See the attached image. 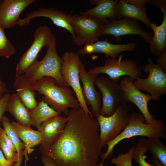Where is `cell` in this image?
<instances>
[{
	"mask_svg": "<svg viewBox=\"0 0 166 166\" xmlns=\"http://www.w3.org/2000/svg\"><path fill=\"white\" fill-rule=\"evenodd\" d=\"M1 124L6 134L10 138L17 150V155L18 160H22V156L24 154L22 150L25 148L24 143L18 137L8 118L3 116L1 119Z\"/></svg>",
	"mask_w": 166,
	"mask_h": 166,
	"instance_id": "d4e9b609",
	"label": "cell"
},
{
	"mask_svg": "<svg viewBox=\"0 0 166 166\" xmlns=\"http://www.w3.org/2000/svg\"><path fill=\"white\" fill-rule=\"evenodd\" d=\"M9 92V91L6 88V84L2 81L0 75V98L2 97L5 94Z\"/></svg>",
	"mask_w": 166,
	"mask_h": 166,
	"instance_id": "8d00e7d4",
	"label": "cell"
},
{
	"mask_svg": "<svg viewBox=\"0 0 166 166\" xmlns=\"http://www.w3.org/2000/svg\"><path fill=\"white\" fill-rule=\"evenodd\" d=\"M27 87L43 94L42 100L60 113L62 112L67 116L69 108L80 107L73 89L69 87L58 85L52 77H43Z\"/></svg>",
	"mask_w": 166,
	"mask_h": 166,
	"instance_id": "3957f363",
	"label": "cell"
},
{
	"mask_svg": "<svg viewBox=\"0 0 166 166\" xmlns=\"http://www.w3.org/2000/svg\"><path fill=\"white\" fill-rule=\"evenodd\" d=\"M35 0H0V26L4 29L17 25L22 11Z\"/></svg>",
	"mask_w": 166,
	"mask_h": 166,
	"instance_id": "e0dca14e",
	"label": "cell"
},
{
	"mask_svg": "<svg viewBox=\"0 0 166 166\" xmlns=\"http://www.w3.org/2000/svg\"><path fill=\"white\" fill-rule=\"evenodd\" d=\"M10 95L8 93H6L0 98V131L1 120L3 115L6 110L7 105L9 99Z\"/></svg>",
	"mask_w": 166,
	"mask_h": 166,
	"instance_id": "1f68e13d",
	"label": "cell"
},
{
	"mask_svg": "<svg viewBox=\"0 0 166 166\" xmlns=\"http://www.w3.org/2000/svg\"><path fill=\"white\" fill-rule=\"evenodd\" d=\"M119 84L123 93V102L132 103L136 105L143 115L145 123H152L155 116L150 114L148 107L149 101L153 99L152 96L149 94L143 93L136 88L133 80L129 77L123 78Z\"/></svg>",
	"mask_w": 166,
	"mask_h": 166,
	"instance_id": "4fadbf2b",
	"label": "cell"
},
{
	"mask_svg": "<svg viewBox=\"0 0 166 166\" xmlns=\"http://www.w3.org/2000/svg\"><path fill=\"white\" fill-rule=\"evenodd\" d=\"M30 111L23 104L17 93L10 95L6 111L10 113L17 123L25 126L30 127L32 123Z\"/></svg>",
	"mask_w": 166,
	"mask_h": 166,
	"instance_id": "7402d4cb",
	"label": "cell"
},
{
	"mask_svg": "<svg viewBox=\"0 0 166 166\" xmlns=\"http://www.w3.org/2000/svg\"><path fill=\"white\" fill-rule=\"evenodd\" d=\"M60 114L42 100L34 109L30 111L32 126L38 129L42 123Z\"/></svg>",
	"mask_w": 166,
	"mask_h": 166,
	"instance_id": "cb8c5ba5",
	"label": "cell"
},
{
	"mask_svg": "<svg viewBox=\"0 0 166 166\" xmlns=\"http://www.w3.org/2000/svg\"><path fill=\"white\" fill-rule=\"evenodd\" d=\"M22 161L18 160L16 163L13 164L11 166H21Z\"/></svg>",
	"mask_w": 166,
	"mask_h": 166,
	"instance_id": "f35d334b",
	"label": "cell"
},
{
	"mask_svg": "<svg viewBox=\"0 0 166 166\" xmlns=\"http://www.w3.org/2000/svg\"><path fill=\"white\" fill-rule=\"evenodd\" d=\"M131 106L123 102L111 116L105 117L100 114L96 118L100 129L99 135L102 148L114 139L126 128L129 121V113Z\"/></svg>",
	"mask_w": 166,
	"mask_h": 166,
	"instance_id": "5b68a950",
	"label": "cell"
},
{
	"mask_svg": "<svg viewBox=\"0 0 166 166\" xmlns=\"http://www.w3.org/2000/svg\"><path fill=\"white\" fill-rule=\"evenodd\" d=\"M13 126L18 137L23 142L28 153L31 152L33 148L40 144L42 141L41 135L38 130L31 127L23 126L17 122H11Z\"/></svg>",
	"mask_w": 166,
	"mask_h": 166,
	"instance_id": "603a6c76",
	"label": "cell"
},
{
	"mask_svg": "<svg viewBox=\"0 0 166 166\" xmlns=\"http://www.w3.org/2000/svg\"><path fill=\"white\" fill-rule=\"evenodd\" d=\"M72 15L52 8L40 7L30 12L24 18L19 19L17 25L22 26L28 25L31 19L43 17L49 18L56 26L64 29L70 34L74 42L78 46V42L71 26Z\"/></svg>",
	"mask_w": 166,
	"mask_h": 166,
	"instance_id": "5bb4252c",
	"label": "cell"
},
{
	"mask_svg": "<svg viewBox=\"0 0 166 166\" xmlns=\"http://www.w3.org/2000/svg\"><path fill=\"white\" fill-rule=\"evenodd\" d=\"M137 45L135 42L115 44L109 42L107 39L98 40L93 43L85 45L77 53L79 55H86L93 53H102L108 58H116L119 54L123 52L135 51Z\"/></svg>",
	"mask_w": 166,
	"mask_h": 166,
	"instance_id": "d6986e66",
	"label": "cell"
},
{
	"mask_svg": "<svg viewBox=\"0 0 166 166\" xmlns=\"http://www.w3.org/2000/svg\"><path fill=\"white\" fill-rule=\"evenodd\" d=\"M147 62L140 67L144 72L148 73L147 77H137L133 83L139 90L149 93L152 100L159 101L161 97L166 93V73L153 62L151 57L148 58Z\"/></svg>",
	"mask_w": 166,
	"mask_h": 166,
	"instance_id": "52a82bcc",
	"label": "cell"
},
{
	"mask_svg": "<svg viewBox=\"0 0 166 166\" xmlns=\"http://www.w3.org/2000/svg\"><path fill=\"white\" fill-rule=\"evenodd\" d=\"M0 164L2 166H11L13 164L12 161L6 160L0 148Z\"/></svg>",
	"mask_w": 166,
	"mask_h": 166,
	"instance_id": "e575fe53",
	"label": "cell"
},
{
	"mask_svg": "<svg viewBox=\"0 0 166 166\" xmlns=\"http://www.w3.org/2000/svg\"><path fill=\"white\" fill-rule=\"evenodd\" d=\"M123 54L118 58H108L104 64L90 69L88 73L97 76L101 74H105L111 81L118 82L120 77L128 76L133 81L142 74L141 70L136 62L130 59L122 60Z\"/></svg>",
	"mask_w": 166,
	"mask_h": 166,
	"instance_id": "8992f818",
	"label": "cell"
},
{
	"mask_svg": "<svg viewBox=\"0 0 166 166\" xmlns=\"http://www.w3.org/2000/svg\"><path fill=\"white\" fill-rule=\"evenodd\" d=\"M63 131L43 155L57 166H96L102 153L97 119L82 108L71 109Z\"/></svg>",
	"mask_w": 166,
	"mask_h": 166,
	"instance_id": "6da1fadb",
	"label": "cell"
},
{
	"mask_svg": "<svg viewBox=\"0 0 166 166\" xmlns=\"http://www.w3.org/2000/svg\"><path fill=\"white\" fill-rule=\"evenodd\" d=\"M143 115L140 113L133 112L130 115L129 123L124 129L115 138L108 142L106 151L101 155L102 162L110 157L113 153L114 146L120 141L135 136L164 139L166 137V127L160 120L154 119L152 123H144Z\"/></svg>",
	"mask_w": 166,
	"mask_h": 166,
	"instance_id": "277c9868",
	"label": "cell"
},
{
	"mask_svg": "<svg viewBox=\"0 0 166 166\" xmlns=\"http://www.w3.org/2000/svg\"><path fill=\"white\" fill-rule=\"evenodd\" d=\"M0 166H2L1 165V164H0Z\"/></svg>",
	"mask_w": 166,
	"mask_h": 166,
	"instance_id": "60d3db41",
	"label": "cell"
},
{
	"mask_svg": "<svg viewBox=\"0 0 166 166\" xmlns=\"http://www.w3.org/2000/svg\"><path fill=\"white\" fill-rule=\"evenodd\" d=\"M41 160L44 166H57L52 159L48 156L42 155Z\"/></svg>",
	"mask_w": 166,
	"mask_h": 166,
	"instance_id": "d590c367",
	"label": "cell"
},
{
	"mask_svg": "<svg viewBox=\"0 0 166 166\" xmlns=\"http://www.w3.org/2000/svg\"><path fill=\"white\" fill-rule=\"evenodd\" d=\"M17 93L25 107L30 111L34 109L38 103L35 99V91L26 87L18 89Z\"/></svg>",
	"mask_w": 166,
	"mask_h": 166,
	"instance_id": "4316f807",
	"label": "cell"
},
{
	"mask_svg": "<svg viewBox=\"0 0 166 166\" xmlns=\"http://www.w3.org/2000/svg\"><path fill=\"white\" fill-rule=\"evenodd\" d=\"M147 150L152 154L153 158L157 159L164 166H166V147L160 138L150 137L146 139Z\"/></svg>",
	"mask_w": 166,
	"mask_h": 166,
	"instance_id": "484cf974",
	"label": "cell"
},
{
	"mask_svg": "<svg viewBox=\"0 0 166 166\" xmlns=\"http://www.w3.org/2000/svg\"><path fill=\"white\" fill-rule=\"evenodd\" d=\"M152 161L155 166H164L157 159L155 158H153Z\"/></svg>",
	"mask_w": 166,
	"mask_h": 166,
	"instance_id": "74e56055",
	"label": "cell"
},
{
	"mask_svg": "<svg viewBox=\"0 0 166 166\" xmlns=\"http://www.w3.org/2000/svg\"><path fill=\"white\" fill-rule=\"evenodd\" d=\"M105 35L114 36L117 42L121 41L122 36L137 35L141 36L145 42L149 43L152 38L153 33L143 30L138 20L131 18H123L120 19H109L107 23L102 24L100 36Z\"/></svg>",
	"mask_w": 166,
	"mask_h": 166,
	"instance_id": "30bf717a",
	"label": "cell"
},
{
	"mask_svg": "<svg viewBox=\"0 0 166 166\" xmlns=\"http://www.w3.org/2000/svg\"><path fill=\"white\" fill-rule=\"evenodd\" d=\"M0 148L7 160L16 162L18 160L17 153L14 152L6 143L0 133Z\"/></svg>",
	"mask_w": 166,
	"mask_h": 166,
	"instance_id": "4dcf8cb0",
	"label": "cell"
},
{
	"mask_svg": "<svg viewBox=\"0 0 166 166\" xmlns=\"http://www.w3.org/2000/svg\"><path fill=\"white\" fill-rule=\"evenodd\" d=\"M15 51L14 45L6 37L4 29L0 26V56L9 58Z\"/></svg>",
	"mask_w": 166,
	"mask_h": 166,
	"instance_id": "f1b7e54d",
	"label": "cell"
},
{
	"mask_svg": "<svg viewBox=\"0 0 166 166\" xmlns=\"http://www.w3.org/2000/svg\"><path fill=\"white\" fill-rule=\"evenodd\" d=\"M156 63L162 70L166 73V50L157 56Z\"/></svg>",
	"mask_w": 166,
	"mask_h": 166,
	"instance_id": "d6a6232c",
	"label": "cell"
},
{
	"mask_svg": "<svg viewBox=\"0 0 166 166\" xmlns=\"http://www.w3.org/2000/svg\"><path fill=\"white\" fill-rule=\"evenodd\" d=\"M26 162H25V166H26Z\"/></svg>",
	"mask_w": 166,
	"mask_h": 166,
	"instance_id": "ab89813d",
	"label": "cell"
},
{
	"mask_svg": "<svg viewBox=\"0 0 166 166\" xmlns=\"http://www.w3.org/2000/svg\"><path fill=\"white\" fill-rule=\"evenodd\" d=\"M89 2L96 6L80 12V14L89 15L97 18L103 24L107 23L109 19H117L114 13L116 0H91Z\"/></svg>",
	"mask_w": 166,
	"mask_h": 166,
	"instance_id": "44dd1931",
	"label": "cell"
},
{
	"mask_svg": "<svg viewBox=\"0 0 166 166\" xmlns=\"http://www.w3.org/2000/svg\"><path fill=\"white\" fill-rule=\"evenodd\" d=\"M146 139L143 137L140 138L138 143L135 147L132 158L138 163L139 166H155L149 164L145 160L146 156L144 154L148 150Z\"/></svg>",
	"mask_w": 166,
	"mask_h": 166,
	"instance_id": "83f0119b",
	"label": "cell"
},
{
	"mask_svg": "<svg viewBox=\"0 0 166 166\" xmlns=\"http://www.w3.org/2000/svg\"><path fill=\"white\" fill-rule=\"evenodd\" d=\"M34 36L32 44L22 55L17 65L15 77L23 74L37 59L42 49L48 46L56 38L50 28L46 25L38 27Z\"/></svg>",
	"mask_w": 166,
	"mask_h": 166,
	"instance_id": "9c48e42d",
	"label": "cell"
},
{
	"mask_svg": "<svg viewBox=\"0 0 166 166\" xmlns=\"http://www.w3.org/2000/svg\"><path fill=\"white\" fill-rule=\"evenodd\" d=\"M114 13L117 19L123 18L141 21L150 29L152 23L146 13L148 0H116Z\"/></svg>",
	"mask_w": 166,
	"mask_h": 166,
	"instance_id": "9a60e30c",
	"label": "cell"
},
{
	"mask_svg": "<svg viewBox=\"0 0 166 166\" xmlns=\"http://www.w3.org/2000/svg\"><path fill=\"white\" fill-rule=\"evenodd\" d=\"M67 121V117L57 116L42 123L38 129L42 136L39 150L42 155L63 131Z\"/></svg>",
	"mask_w": 166,
	"mask_h": 166,
	"instance_id": "ffe728a7",
	"label": "cell"
},
{
	"mask_svg": "<svg viewBox=\"0 0 166 166\" xmlns=\"http://www.w3.org/2000/svg\"><path fill=\"white\" fill-rule=\"evenodd\" d=\"M71 24L79 46L98 41L103 24L99 19L83 14L72 15Z\"/></svg>",
	"mask_w": 166,
	"mask_h": 166,
	"instance_id": "7c38bea8",
	"label": "cell"
},
{
	"mask_svg": "<svg viewBox=\"0 0 166 166\" xmlns=\"http://www.w3.org/2000/svg\"><path fill=\"white\" fill-rule=\"evenodd\" d=\"M94 84L100 91L102 97L100 114L105 117H109L123 102V93L119 84L105 76H96Z\"/></svg>",
	"mask_w": 166,
	"mask_h": 166,
	"instance_id": "8fae6325",
	"label": "cell"
},
{
	"mask_svg": "<svg viewBox=\"0 0 166 166\" xmlns=\"http://www.w3.org/2000/svg\"><path fill=\"white\" fill-rule=\"evenodd\" d=\"M0 133L6 144L15 153H17L16 149L11 140L10 138L7 136L4 130L2 128L1 129Z\"/></svg>",
	"mask_w": 166,
	"mask_h": 166,
	"instance_id": "836d02e7",
	"label": "cell"
},
{
	"mask_svg": "<svg viewBox=\"0 0 166 166\" xmlns=\"http://www.w3.org/2000/svg\"><path fill=\"white\" fill-rule=\"evenodd\" d=\"M148 2L158 6L163 15L161 24L157 26L156 23H152L151 26L153 31V35L149 44L150 52L158 56L166 50V0H148Z\"/></svg>",
	"mask_w": 166,
	"mask_h": 166,
	"instance_id": "ac0fdd59",
	"label": "cell"
},
{
	"mask_svg": "<svg viewBox=\"0 0 166 166\" xmlns=\"http://www.w3.org/2000/svg\"><path fill=\"white\" fill-rule=\"evenodd\" d=\"M97 76L89 73L85 65L82 63L79 66V77L83 87L82 92L85 102L90 106L91 113L96 118L100 115L101 106V97L96 89L94 80Z\"/></svg>",
	"mask_w": 166,
	"mask_h": 166,
	"instance_id": "2e32d148",
	"label": "cell"
},
{
	"mask_svg": "<svg viewBox=\"0 0 166 166\" xmlns=\"http://www.w3.org/2000/svg\"><path fill=\"white\" fill-rule=\"evenodd\" d=\"M134 148V146L131 147L126 153L119 154L116 157L112 158L111 163L117 166H132V160Z\"/></svg>",
	"mask_w": 166,
	"mask_h": 166,
	"instance_id": "f546056e",
	"label": "cell"
},
{
	"mask_svg": "<svg viewBox=\"0 0 166 166\" xmlns=\"http://www.w3.org/2000/svg\"><path fill=\"white\" fill-rule=\"evenodd\" d=\"M61 73L68 87L75 93L80 107L91 116L93 117L84 100L79 77V66L82 63L79 55L72 51L65 52L61 57Z\"/></svg>",
	"mask_w": 166,
	"mask_h": 166,
	"instance_id": "ba28073f",
	"label": "cell"
},
{
	"mask_svg": "<svg viewBox=\"0 0 166 166\" xmlns=\"http://www.w3.org/2000/svg\"><path fill=\"white\" fill-rule=\"evenodd\" d=\"M47 48L46 53L42 60L36 59L23 74L15 77L14 87L26 88L46 77L54 79L58 85L68 87L61 73L62 60L57 51L56 38Z\"/></svg>",
	"mask_w": 166,
	"mask_h": 166,
	"instance_id": "7a4b0ae2",
	"label": "cell"
}]
</instances>
